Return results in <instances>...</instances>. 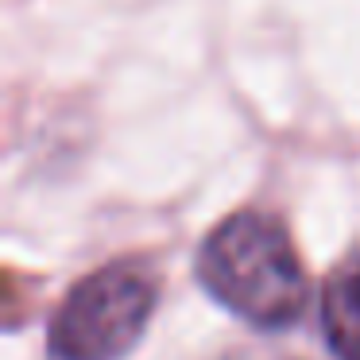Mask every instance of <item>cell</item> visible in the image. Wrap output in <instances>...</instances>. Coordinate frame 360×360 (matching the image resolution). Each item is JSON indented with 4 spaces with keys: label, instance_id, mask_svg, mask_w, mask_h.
Returning a JSON list of instances; mask_svg holds the SVG:
<instances>
[{
    "label": "cell",
    "instance_id": "obj_1",
    "mask_svg": "<svg viewBox=\"0 0 360 360\" xmlns=\"http://www.w3.org/2000/svg\"><path fill=\"white\" fill-rule=\"evenodd\" d=\"M198 279L256 329H287L302 318L310 283L287 229L259 210L225 217L198 252Z\"/></svg>",
    "mask_w": 360,
    "mask_h": 360
},
{
    "label": "cell",
    "instance_id": "obj_2",
    "mask_svg": "<svg viewBox=\"0 0 360 360\" xmlns=\"http://www.w3.org/2000/svg\"><path fill=\"white\" fill-rule=\"evenodd\" d=\"M155 279L140 264H105L70 287L47 329L51 360H120L155 314Z\"/></svg>",
    "mask_w": 360,
    "mask_h": 360
},
{
    "label": "cell",
    "instance_id": "obj_3",
    "mask_svg": "<svg viewBox=\"0 0 360 360\" xmlns=\"http://www.w3.org/2000/svg\"><path fill=\"white\" fill-rule=\"evenodd\" d=\"M321 333L337 360H360V259H345L321 283Z\"/></svg>",
    "mask_w": 360,
    "mask_h": 360
}]
</instances>
